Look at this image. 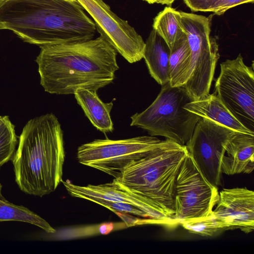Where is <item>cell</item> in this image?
Returning a JSON list of instances; mask_svg holds the SVG:
<instances>
[{"label":"cell","mask_w":254,"mask_h":254,"mask_svg":"<svg viewBox=\"0 0 254 254\" xmlns=\"http://www.w3.org/2000/svg\"><path fill=\"white\" fill-rule=\"evenodd\" d=\"M218 196L217 187L206 180L188 153L176 181L174 217L177 222L181 224L212 215Z\"/></svg>","instance_id":"obj_8"},{"label":"cell","mask_w":254,"mask_h":254,"mask_svg":"<svg viewBox=\"0 0 254 254\" xmlns=\"http://www.w3.org/2000/svg\"><path fill=\"white\" fill-rule=\"evenodd\" d=\"M188 154L185 145L166 139L114 179L146 201L156 224L174 227L179 225L174 217L176 178Z\"/></svg>","instance_id":"obj_4"},{"label":"cell","mask_w":254,"mask_h":254,"mask_svg":"<svg viewBox=\"0 0 254 254\" xmlns=\"http://www.w3.org/2000/svg\"><path fill=\"white\" fill-rule=\"evenodd\" d=\"M162 140L153 136H139L127 139H95L77 149L79 163L118 178L131 162L148 154Z\"/></svg>","instance_id":"obj_7"},{"label":"cell","mask_w":254,"mask_h":254,"mask_svg":"<svg viewBox=\"0 0 254 254\" xmlns=\"http://www.w3.org/2000/svg\"><path fill=\"white\" fill-rule=\"evenodd\" d=\"M227 175L250 174L254 169V135L237 132L229 141L221 161Z\"/></svg>","instance_id":"obj_13"},{"label":"cell","mask_w":254,"mask_h":254,"mask_svg":"<svg viewBox=\"0 0 254 254\" xmlns=\"http://www.w3.org/2000/svg\"><path fill=\"white\" fill-rule=\"evenodd\" d=\"M90 201L104 206L114 212H120L128 214L130 213L147 218L146 215L142 211L127 203L113 201L99 198L93 199Z\"/></svg>","instance_id":"obj_22"},{"label":"cell","mask_w":254,"mask_h":254,"mask_svg":"<svg viewBox=\"0 0 254 254\" xmlns=\"http://www.w3.org/2000/svg\"><path fill=\"white\" fill-rule=\"evenodd\" d=\"M180 225L190 233L205 237L214 236L223 231L213 214L197 221L185 222Z\"/></svg>","instance_id":"obj_21"},{"label":"cell","mask_w":254,"mask_h":254,"mask_svg":"<svg viewBox=\"0 0 254 254\" xmlns=\"http://www.w3.org/2000/svg\"><path fill=\"white\" fill-rule=\"evenodd\" d=\"M17 143L14 126L8 116H3L0 125V167L12 159Z\"/></svg>","instance_id":"obj_20"},{"label":"cell","mask_w":254,"mask_h":254,"mask_svg":"<svg viewBox=\"0 0 254 254\" xmlns=\"http://www.w3.org/2000/svg\"><path fill=\"white\" fill-rule=\"evenodd\" d=\"M237 132L201 118L185 145L203 175L216 187L221 184L222 159L227 145Z\"/></svg>","instance_id":"obj_10"},{"label":"cell","mask_w":254,"mask_h":254,"mask_svg":"<svg viewBox=\"0 0 254 254\" xmlns=\"http://www.w3.org/2000/svg\"><path fill=\"white\" fill-rule=\"evenodd\" d=\"M219 0H183L192 12H209L213 4Z\"/></svg>","instance_id":"obj_24"},{"label":"cell","mask_w":254,"mask_h":254,"mask_svg":"<svg viewBox=\"0 0 254 254\" xmlns=\"http://www.w3.org/2000/svg\"><path fill=\"white\" fill-rule=\"evenodd\" d=\"M145 43L143 58L152 77L162 86L169 82L170 50L163 38L153 29Z\"/></svg>","instance_id":"obj_15"},{"label":"cell","mask_w":254,"mask_h":254,"mask_svg":"<svg viewBox=\"0 0 254 254\" xmlns=\"http://www.w3.org/2000/svg\"><path fill=\"white\" fill-rule=\"evenodd\" d=\"M155 3L161 4L162 5L166 4L168 6H171L172 3L176 0H155Z\"/></svg>","instance_id":"obj_25"},{"label":"cell","mask_w":254,"mask_h":254,"mask_svg":"<svg viewBox=\"0 0 254 254\" xmlns=\"http://www.w3.org/2000/svg\"><path fill=\"white\" fill-rule=\"evenodd\" d=\"M74 95L85 115L97 129L103 133L113 131L114 125L110 116L113 102L104 103L96 91L87 89H79Z\"/></svg>","instance_id":"obj_16"},{"label":"cell","mask_w":254,"mask_h":254,"mask_svg":"<svg viewBox=\"0 0 254 254\" xmlns=\"http://www.w3.org/2000/svg\"><path fill=\"white\" fill-rule=\"evenodd\" d=\"M3 121V116H0V125L2 123Z\"/></svg>","instance_id":"obj_27"},{"label":"cell","mask_w":254,"mask_h":254,"mask_svg":"<svg viewBox=\"0 0 254 254\" xmlns=\"http://www.w3.org/2000/svg\"><path fill=\"white\" fill-rule=\"evenodd\" d=\"M181 22L190 49L189 78L182 86L192 101L209 94L216 63L219 46L211 36L212 16L208 17L180 11Z\"/></svg>","instance_id":"obj_6"},{"label":"cell","mask_w":254,"mask_h":254,"mask_svg":"<svg viewBox=\"0 0 254 254\" xmlns=\"http://www.w3.org/2000/svg\"><path fill=\"white\" fill-rule=\"evenodd\" d=\"M215 93L231 114L254 132V65L245 64L241 54L220 64Z\"/></svg>","instance_id":"obj_9"},{"label":"cell","mask_w":254,"mask_h":254,"mask_svg":"<svg viewBox=\"0 0 254 254\" xmlns=\"http://www.w3.org/2000/svg\"><path fill=\"white\" fill-rule=\"evenodd\" d=\"M143 0L146 1L147 2H148L149 4H153V3H155V0Z\"/></svg>","instance_id":"obj_26"},{"label":"cell","mask_w":254,"mask_h":254,"mask_svg":"<svg viewBox=\"0 0 254 254\" xmlns=\"http://www.w3.org/2000/svg\"><path fill=\"white\" fill-rule=\"evenodd\" d=\"M192 101L182 86H162L158 95L144 111L131 117L130 126L146 130L151 136H162L181 145L190 139L200 117L186 110Z\"/></svg>","instance_id":"obj_5"},{"label":"cell","mask_w":254,"mask_h":254,"mask_svg":"<svg viewBox=\"0 0 254 254\" xmlns=\"http://www.w3.org/2000/svg\"><path fill=\"white\" fill-rule=\"evenodd\" d=\"M64 158L63 132L55 115L48 113L30 120L11 159L19 189L38 196L54 191L63 180Z\"/></svg>","instance_id":"obj_3"},{"label":"cell","mask_w":254,"mask_h":254,"mask_svg":"<svg viewBox=\"0 0 254 254\" xmlns=\"http://www.w3.org/2000/svg\"><path fill=\"white\" fill-rule=\"evenodd\" d=\"M92 17L96 30L129 63L143 58L145 43L126 20L121 18L102 0H77Z\"/></svg>","instance_id":"obj_11"},{"label":"cell","mask_w":254,"mask_h":254,"mask_svg":"<svg viewBox=\"0 0 254 254\" xmlns=\"http://www.w3.org/2000/svg\"><path fill=\"white\" fill-rule=\"evenodd\" d=\"M153 29L166 43L170 51L185 36L181 22L180 11L171 6H166L153 19Z\"/></svg>","instance_id":"obj_17"},{"label":"cell","mask_w":254,"mask_h":254,"mask_svg":"<svg viewBox=\"0 0 254 254\" xmlns=\"http://www.w3.org/2000/svg\"><path fill=\"white\" fill-rule=\"evenodd\" d=\"M213 214L224 230L240 229L248 234L254 229V192L247 188L224 189Z\"/></svg>","instance_id":"obj_12"},{"label":"cell","mask_w":254,"mask_h":254,"mask_svg":"<svg viewBox=\"0 0 254 254\" xmlns=\"http://www.w3.org/2000/svg\"><path fill=\"white\" fill-rule=\"evenodd\" d=\"M0 184V221H15L30 223L41 228L48 233L56 230L44 219L22 205H17L7 200L1 193Z\"/></svg>","instance_id":"obj_19"},{"label":"cell","mask_w":254,"mask_h":254,"mask_svg":"<svg viewBox=\"0 0 254 254\" xmlns=\"http://www.w3.org/2000/svg\"><path fill=\"white\" fill-rule=\"evenodd\" d=\"M190 49L186 35L170 51L169 82L171 86H183L187 81L190 68Z\"/></svg>","instance_id":"obj_18"},{"label":"cell","mask_w":254,"mask_h":254,"mask_svg":"<svg viewBox=\"0 0 254 254\" xmlns=\"http://www.w3.org/2000/svg\"><path fill=\"white\" fill-rule=\"evenodd\" d=\"M184 108L200 118L209 119L237 132L254 135L228 110L217 95L208 94L203 98L191 101Z\"/></svg>","instance_id":"obj_14"},{"label":"cell","mask_w":254,"mask_h":254,"mask_svg":"<svg viewBox=\"0 0 254 254\" xmlns=\"http://www.w3.org/2000/svg\"><path fill=\"white\" fill-rule=\"evenodd\" d=\"M40 47L36 62L40 84L51 94H74L81 88L97 92L113 82L119 68L117 51L101 36Z\"/></svg>","instance_id":"obj_1"},{"label":"cell","mask_w":254,"mask_h":254,"mask_svg":"<svg viewBox=\"0 0 254 254\" xmlns=\"http://www.w3.org/2000/svg\"><path fill=\"white\" fill-rule=\"evenodd\" d=\"M77 0H0V29L39 46L93 39L96 28Z\"/></svg>","instance_id":"obj_2"},{"label":"cell","mask_w":254,"mask_h":254,"mask_svg":"<svg viewBox=\"0 0 254 254\" xmlns=\"http://www.w3.org/2000/svg\"><path fill=\"white\" fill-rule=\"evenodd\" d=\"M254 1V0H219L213 4L209 12L221 15L236 6L247 3H253Z\"/></svg>","instance_id":"obj_23"}]
</instances>
